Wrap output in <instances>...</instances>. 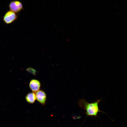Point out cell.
Returning <instances> with one entry per match:
<instances>
[{
	"label": "cell",
	"instance_id": "cell-2",
	"mask_svg": "<svg viewBox=\"0 0 127 127\" xmlns=\"http://www.w3.org/2000/svg\"><path fill=\"white\" fill-rule=\"evenodd\" d=\"M17 18L16 13L10 10L5 13L3 16V20L5 23L8 24L14 22Z\"/></svg>",
	"mask_w": 127,
	"mask_h": 127
},
{
	"label": "cell",
	"instance_id": "cell-5",
	"mask_svg": "<svg viewBox=\"0 0 127 127\" xmlns=\"http://www.w3.org/2000/svg\"><path fill=\"white\" fill-rule=\"evenodd\" d=\"M29 87L33 92H36L39 90L40 88L41 84L38 80L33 79L30 82Z\"/></svg>",
	"mask_w": 127,
	"mask_h": 127
},
{
	"label": "cell",
	"instance_id": "cell-6",
	"mask_svg": "<svg viewBox=\"0 0 127 127\" xmlns=\"http://www.w3.org/2000/svg\"><path fill=\"white\" fill-rule=\"evenodd\" d=\"M25 99L27 101L28 103H33L36 99V94L33 92L29 93L26 95Z\"/></svg>",
	"mask_w": 127,
	"mask_h": 127
},
{
	"label": "cell",
	"instance_id": "cell-3",
	"mask_svg": "<svg viewBox=\"0 0 127 127\" xmlns=\"http://www.w3.org/2000/svg\"><path fill=\"white\" fill-rule=\"evenodd\" d=\"M9 6L10 10L16 13L19 12L23 8L22 4L18 0H15L11 2Z\"/></svg>",
	"mask_w": 127,
	"mask_h": 127
},
{
	"label": "cell",
	"instance_id": "cell-1",
	"mask_svg": "<svg viewBox=\"0 0 127 127\" xmlns=\"http://www.w3.org/2000/svg\"><path fill=\"white\" fill-rule=\"evenodd\" d=\"M101 99H98L95 101L91 103L87 102L84 99H80L78 104L80 107L85 110L87 116H97L98 113L102 112L99 110V103Z\"/></svg>",
	"mask_w": 127,
	"mask_h": 127
},
{
	"label": "cell",
	"instance_id": "cell-4",
	"mask_svg": "<svg viewBox=\"0 0 127 127\" xmlns=\"http://www.w3.org/2000/svg\"><path fill=\"white\" fill-rule=\"evenodd\" d=\"M35 94L37 100L42 105H44L47 98L46 94L45 92L43 91L39 90L36 92Z\"/></svg>",
	"mask_w": 127,
	"mask_h": 127
},
{
	"label": "cell",
	"instance_id": "cell-7",
	"mask_svg": "<svg viewBox=\"0 0 127 127\" xmlns=\"http://www.w3.org/2000/svg\"><path fill=\"white\" fill-rule=\"evenodd\" d=\"M28 72L31 73L34 75H36L37 74V71L35 69L31 67H29L26 69Z\"/></svg>",
	"mask_w": 127,
	"mask_h": 127
}]
</instances>
